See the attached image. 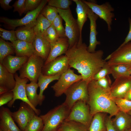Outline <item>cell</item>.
<instances>
[{
    "label": "cell",
    "instance_id": "6da1fadb",
    "mask_svg": "<svg viewBox=\"0 0 131 131\" xmlns=\"http://www.w3.org/2000/svg\"><path fill=\"white\" fill-rule=\"evenodd\" d=\"M103 54L101 50L94 53L89 52L87 45L82 41L69 48L65 55L69 67L77 70L82 76V80L89 82L93 80L95 75L106 62L103 59Z\"/></svg>",
    "mask_w": 131,
    "mask_h": 131
},
{
    "label": "cell",
    "instance_id": "7a4b0ae2",
    "mask_svg": "<svg viewBox=\"0 0 131 131\" xmlns=\"http://www.w3.org/2000/svg\"><path fill=\"white\" fill-rule=\"evenodd\" d=\"M88 90L89 96L88 104L93 116L98 113L104 112L108 114L111 117L120 111L110 92L99 86L95 80L89 82Z\"/></svg>",
    "mask_w": 131,
    "mask_h": 131
},
{
    "label": "cell",
    "instance_id": "3957f363",
    "mask_svg": "<svg viewBox=\"0 0 131 131\" xmlns=\"http://www.w3.org/2000/svg\"><path fill=\"white\" fill-rule=\"evenodd\" d=\"M70 110L63 103L41 115L44 123L41 131H58L62 123L68 116Z\"/></svg>",
    "mask_w": 131,
    "mask_h": 131
},
{
    "label": "cell",
    "instance_id": "277c9868",
    "mask_svg": "<svg viewBox=\"0 0 131 131\" xmlns=\"http://www.w3.org/2000/svg\"><path fill=\"white\" fill-rule=\"evenodd\" d=\"M89 83L85 80H81L73 84L65 92L66 99L63 103L69 109L71 110L75 103L79 100L83 101L88 104Z\"/></svg>",
    "mask_w": 131,
    "mask_h": 131
},
{
    "label": "cell",
    "instance_id": "5b68a950",
    "mask_svg": "<svg viewBox=\"0 0 131 131\" xmlns=\"http://www.w3.org/2000/svg\"><path fill=\"white\" fill-rule=\"evenodd\" d=\"M57 10L59 15L65 22L66 35L68 40L69 48H71L78 42L82 41L77 20L73 16L70 8Z\"/></svg>",
    "mask_w": 131,
    "mask_h": 131
},
{
    "label": "cell",
    "instance_id": "8992f818",
    "mask_svg": "<svg viewBox=\"0 0 131 131\" xmlns=\"http://www.w3.org/2000/svg\"><path fill=\"white\" fill-rule=\"evenodd\" d=\"M42 58L34 54L29 57L27 61L19 70V77L26 78L30 82L37 83L45 63Z\"/></svg>",
    "mask_w": 131,
    "mask_h": 131
},
{
    "label": "cell",
    "instance_id": "52a82bcc",
    "mask_svg": "<svg viewBox=\"0 0 131 131\" xmlns=\"http://www.w3.org/2000/svg\"><path fill=\"white\" fill-rule=\"evenodd\" d=\"M48 0H42L39 6L35 9L27 12L23 18L11 19L5 17H0V21L3 23L8 29L14 30L19 26L35 24L37 18L41 10L48 3Z\"/></svg>",
    "mask_w": 131,
    "mask_h": 131
},
{
    "label": "cell",
    "instance_id": "ba28073f",
    "mask_svg": "<svg viewBox=\"0 0 131 131\" xmlns=\"http://www.w3.org/2000/svg\"><path fill=\"white\" fill-rule=\"evenodd\" d=\"M93 116L89 106L86 102L79 100L74 104L65 121H73L81 123L89 128Z\"/></svg>",
    "mask_w": 131,
    "mask_h": 131
},
{
    "label": "cell",
    "instance_id": "9c48e42d",
    "mask_svg": "<svg viewBox=\"0 0 131 131\" xmlns=\"http://www.w3.org/2000/svg\"><path fill=\"white\" fill-rule=\"evenodd\" d=\"M82 79V76L74 73L73 70L69 68L63 73L55 84L51 86L55 92V96H61L73 84Z\"/></svg>",
    "mask_w": 131,
    "mask_h": 131
},
{
    "label": "cell",
    "instance_id": "30bf717a",
    "mask_svg": "<svg viewBox=\"0 0 131 131\" xmlns=\"http://www.w3.org/2000/svg\"><path fill=\"white\" fill-rule=\"evenodd\" d=\"M82 1L94 13L106 22L108 31H111L112 19L115 16L112 12L114 11V8L108 2H106L99 5L97 4L95 1Z\"/></svg>",
    "mask_w": 131,
    "mask_h": 131
},
{
    "label": "cell",
    "instance_id": "8fae6325",
    "mask_svg": "<svg viewBox=\"0 0 131 131\" xmlns=\"http://www.w3.org/2000/svg\"><path fill=\"white\" fill-rule=\"evenodd\" d=\"M105 60L110 66L125 64L131 66V41L119 47Z\"/></svg>",
    "mask_w": 131,
    "mask_h": 131
},
{
    "label": "cell",
    "instance_id": "7c38bea8",
    "mask_svg": "<svg viewBox=\"0 0 131 131\" xmlns=\"http://www.w3.org/2000/svg\"><path fill=\"white\" fill-rule=\"evenodd\" d=\"M14 76L16 84L14 88L12 91L13 93V97L12 100L8 103V106L9 107H12L16 100L20 99L29 105L34 110L36 114L37 115H39L40 113V110L37 109L31 104L26 95L25 87L29 79L26 78H20L16 73L15 74Z\"/></svg>",
    "mask_w": 131,
    "mask_h": 131
},
{
    "label": "cell",
    "instance_id": "4fadbf2b",
    "mask_svg": "<svg viewBox=\"0 0 131 131\" xmlns=\"http://www.w3.org/2000/svg\"><path fill=\"white\" fill-rule=\"evenodd\" d=\"M69 68L68 58L65 55L60 56L48 63L44 64L41 73L47 76L62 74Z\"/></svg>",
    "mask_w": 131,
    "mask_h": 131
},
{
    "label": "cell",
    "instance_id": "5bb4252c",
    "mask_svg": "<svg viewBox=\"0 0 131 131\" xmlns=\"http://www.w3.org/2000/svg\"><path fill=\"white\" fill-rule=\"evenodd\" d=\"M36 115L33 108L23 101L21 103L17 111L11 112L13 119L22 131L24 130L28 123Z\"/></svg>",
    "mask_w": 131,
    "mask_h": 131
},
{
    "label": "cell",
    "instance_id": "9a60e30c",
    "mask_svg": "<svg viewBox=\"0 0 131 131\" xmlns=\"http://www.w3.org/2000/svg\"><path fill=\"white\" fill-rule=\"evenodd\" d=\"M131 88V75L122 76L115 79L112 85L110 94L113 99L124 98Z\"/></svg>",
    "mask_w": 131,
    "mask_h": 131
},
{
    "label": "cell",
    "instance_id": "2e32d148",
    "mask_svg": "<svg viewBox=\"0 0 131 131\" xmlns=\"http://www.w3.org/2000/svg\"><path fill=\"white\" fill-rule=\"evenodd\" d=\"M50 44V50L49 56L45 61L46 64L63 54H65L68 50L69 44L67 37L59 38Z\"/></svg>",
    "mask_w": 131,
    "mask_h": 131
},
{
    "label": "cell",
    "instance_id": "e0dca14e",
    "mask_svg": "<svg viewBox=\"0 0 131 131\" xmlns=\"http://www.w3.org/2000/svg\"><path fill=\"white\" fill-rule=\"evenodd\" d=\"M98 17L89 8L88 12V18L90 21V33L89 44L87 47V50L91 53L95 52L97 45L100 44V42L97 40L96 37L98 33L96 21Z\"/></svg>",
    "mask_w": 131,
    "mask_h": 131
},
{
    "label": "cell",
    "instance_id": "ac0fdd59",
    "mask_svg": "<svg viewBox=\"0 0 131 131\" xmlns=\"http://www.w3.org/2000/svg\"><path fill=\"white\" fill-rule=\"evenodd\" d=\"M1 107L0 129L3 131H22L15 124L12 116V112L8 108Z\"/></svg>",
    "mask_w": 131,
    "mask_h": 131
},
{
    "label": "cell",
    "instance_id": "d6986e66",
    "mask_svg": "<svg viewBox=\"0 0 131 131\" xmlns=\"http://www.w3.org/2000/svg\"><path fill=\"white\" fill-rule=\"evenodd\" d=\"M32 44L35 54L42 58L45 61L50 53V43L43 36L36 35Z\"/></svg>",
    "mask_w": 131,
    "mask_h": 131
},
{
    "label": "cell",
    "instance_id": "ffe728a7",
    "mask_svg": "<svg viewBox=\"0 0 131 131\" xmlns=\"http://www.w3.org/2000/svg\"><path fill=\"white\" fill-rule=\"evenodd\" d=\"M28 58L27 57L10 55L6 57L1 64L9 72L14 74L20 70Z\"/></svg>",
    "mask_w": 131,
    "mask_h": 131
},
{
    "label": "cell",
    "instance_id": "44dd1931",
    "mask_svg": "<svg viewBox=\"0 0 131 131\" xmlns=\"http://www.w3.org/2000/svg\"><path fill=\"white\" fill-rule=\"evenodd\" d=\"M112 121L113 125L118 131H126L131 126V116L127 113L119 111Z\"/></svg>",
    "mask_w": 131,
    "mask_h": 131
},
{
    "label": "cell",
    "instance_id": "7402d4cb",
    "mask_svg": "<svg viewBox=\"0 0 131 131\" xmlns=\"http://www.w3.org/2000/svg\"><path fill=\"white\" fill-rule=\"evenodd\" d=\"M76 4V11L77 14L76 19L79 28L81 37L82 38V31L84 24L88 18V12L89 8L82 0H73Z\"/></svg>",
    "mask_w": 131,
    "mask_h": 131
},
{
    "label": "cell",
    "instance_id": "603a6c76",
    "mask_svg": "<svg viewBox=\"0 0 131 131\" xmlns=\"http://www.w3.org/2000/svg\"><path fill=\"white\" fill-rule=\"evenodd\" d=\"M16 56L29 57L35 54L32 44L17 40L12 43Z\"/></svg>",
    "mask_w": 131,
    "mask_h": 131
},
{
    "label": "cell",
    "instance_id": "cb8c5ba5",
    "mask_svg": "<svg viewBox=\"0 0 131 131\" xmlns=\"http://www.w3.org/2000/svg\"><path fill=\"white\" fill-rule=\"evenodd\" d=\"M16 84L14 74L9 72L0 63V86L5 88L8 91H12Z\"/></svg>",
    "mask_w": 131,
    "mask_h": 131
},
{
    "label": "cell",
    "instance_id": "d4e9b609",
    "mask_svg": "<svg viewBox=\"0 0 131 131\" xmlns=\"http://www.w3.org/2000/svg\"><path fill=\"white\" fill-rule=\"evenodd\" d=\"M61 74H58L53 76L45 75L42 73L40 74L38 79L37 83L40 88L39 94V105H42L45 98V96L43 94L44 90L51 82L55 80H58Z\"/></svg>",
    "mask_w": 131,
    "mask_h": 131
},
{
    "label": "cell",
    "instance_id": "484cf974",
    "mask_svg": "<svg viewBox=\"0 0 131 131\" xmlns=\"http://www.w3.org/2000/svg\"><path fill=\"white\" fill-rule=\"evenodd\" d=\"M35 25L22 26L15 30L17 40L32 43L36 35L33 30Z\"/></svg>",
    "mask_w": 131,
    "mask_h": 131
},
{
    "label": "cell",
    "instance_id": "4316f807",
    "mask_svg": "<svg viewBox=\"0 0 131 131\" xmlns=\"http://www.w3.org/2000/svg\"><path fill=\"white\" fill-rule=\"evenodd\" d=\"M39 87L37 83L31 82L27 84L25 87L26 93L28 100L31 104L36 108L38 105H39V94L37 90Z\"/></svg>",
    "mask_w": 131,
    "mask_h": 131
},
{
    "label": "cell",
    "instance_id": "83f0119b",
    "mask_svg": "<svg viewBox=\"0 0 131 131\" xmlns=\"http://www.w3.org/2000/svg\"><path fill=\"white\" fill-rule=\"evenodd\" d=\"M52 23L40 13L37 18L33 27L35 35L43 36L45 32Z\"/></svg>",
    "mask_w": 131,
    "mask_h": 131
},
{
    "label": "cell",
    "instance_id": "f1b7e54d",
    "mask_svg": "<svg viewBox=\"0 0 131 131\" xmlns=\"http://www.w3.org/2000/svg\"><path fill=\"white\" fill-rule=\"evenodd\" d=\"M88 128L79 123L64 121L59 128L58 131H88Z\"/></svg>",
    "mask_w": 131,
    "mask_h": 131
},
{
    "label": "cell",
    "instance_id": "f546056e",
    "mask_svg": "<svg viewBox=\"0 0 131 131\" xmlns=\"http://www.w3.org/2000/svg\"><path fill=\"white\" fill-rule=\"evenodd\" d=\"M104 117L101 113H98L93 116L89 128V131H106V128Z\"/></svg>",
    "mask_w": 131,
    "mask_h": 131
},
{
    "label": "cell",
    "instance_id": "4dcf8cb0",
    "mask_svg": "<svg viewBox=\"0 0 131 131\" xmlns=\"http://www.w3.org/2000/svg\"><path fill=\"white\" fill-rule=\"evenodd\" d=\"M111 74L115 79L121 76L130 75L129 71L131 66L125 64L110 66Z\"/></svg>",
    "mask_w": 131,
    "mask_h": 131
},
{
    "label": "cell",
    "instance_id": "1f68e13d",
    "mask_svg": "<svg viewBox=\"0 0 131 131\" xmlns=\"http://www.w3.org/2000/svg\"><path fill=\"white\" fill-rule=\"evenodd\" d=\"M14 49L12 43L6 42L0 38V63H1L4 59L7 56L14 54Z\"/></svg>",
    "mask_w": 131,
    "mask_h": 131
},
{
    "label": "cell",
    "instance_id": "d6a6232c",
    "mask_svg": "<svg viewBox=\"0 0 131 131\" xmlns=\"http://www.w3.org/2000/svg\"><path fill=\"white\" fill-rule=\"evenodd\" d=\"M36 115L28 123L23 131H41L44 123L41 117Z\"/></svg>",
    "mask_w": 131,
    "mask_h": 131
},
{
    "label": "cell",
    "instance_id": "836d02e7",
    "mask_svg": "<svg viewBox=\"0 0 131 131\" xmlns=\"http://www.w3.org/2000/svg\"><path fill=\"white\" fill-rule=\"evenodd\" d=\"M40 14L52 23L59 14L57 9L48 5L43 8Z\"/></svg>",
    "mask_w": 131,
    "mask_h": 131
},
{
    "label": "cell",
    "instance_id": "e575fe53",
    "mask_svg": "<svg viewBox=\"0 0 131 131\" xmlns=\"http://www.w3.org/2000/svg\"><path fill=\"white\" fill-rule=\"evenodd\" d=\"M72 0H48V5L63 10H67L72 4Z\"/></svg>",
    "mask_w": 131,
    "mask_h": 131
},
{
    "label": "cell",
    "instance_id": "d590c367",
    "mask_svg": "<svg viewBox=\"0 0 131 131\" xmlns=\"http://www.w3.org/2000/svg\"><path fill=\"white\" fill-rule=\"evenodd\" d=\"M63 19L58 14L52 22L53 25L59 38L66 37L65 28L62 24Z\"/></svg>",
    "mask_w": 131,
    "mask_h": 131
},
{
    "label": "cell",
    "instance_id": "8d00e7d4",
    "mask_svg": "<svg viewBox=\"0 0 131 131\" xmlns=\"http://www.w3.org/2000/svg\"><path fill=\"white\" fill-rule=\"evenodd\" d=\"M120 111L127 113L131 110V101L124 98L113 99Z\"/></svg>",
    "mask_w": 131,
    "mask_h": 131
},
{
    "label": "cell",
    "instance_id": "74e56055",
    "mask_svg": "<svg viewBox=\"0 0 131 131\" xmlns=\"http://www.w3.org/2000/svg\"><path fill=\"white\" fill-rule=\"evenodd\" d=\"M0 36L3 40L9 41L12 43L17 40L15 31L14 30H7L0 28Z\"/></svg>",
    "mask_w": 131,
    "mask_h": 131
},
{
    "label": "cell",
    "instance_id": "f35d334b",
    "mask_svg": "<svg viewBox=\"0 0 131 131\" xmlns=\"http://www.w3.org/2000/svg\"><path fill=\"white\" fill-rule=\"evenodd\" d=\"M43 36L50 43L55 41L59 38L52 24L47 29Z\"/></svg>",
    "mask_w": 131,
    "mask_h": 131
},
{
    "label": "cell",
    "instance_id": "ab89813d",
    "mask_svg": "<svg viewBox=\"0 0 131 131\" xmlns=\"http://www.w3.org/2000/svg\"><path fill=\"white\" fill-rule=\"evenodd\" d=\"M111 73L110 66L106 61L101 69L95 75L93 80L97 81L111 74Z\"/></svg>",
    "mask_w": 131,
    "mask_h": 131
},
{
    "label": "cell",
    "instance_id": "60d3db41",
    "mask_svg": "<svg viewBox=\"0 0 131 131\" xmlns=\"http://www.w3.org/2000/svg\"><path fill=\"white\" fill-rule=\"evenodd\" d=\"M95 81L99 86L105 90L110 92L112 85L111 81L109 75Z\"/></svg>",
    "mask_w": 131,
    "mask_h": 131
},
{
    "label": "cell",
    "instance_id": "b9f144b4",
    "mask_svg": "<svg viewBox=\"0 0 131 131\" xmlns=\"http://www.w3.org/2000/svg\"><path fill=\"white\" fill-rule=\"evenodd\" d=\"M14 12H17L20 16L25 13V0H16L12 5Z\"/></svg>",
    "mask_w": 131,
    "mask_h": 131
},
{
    "label": "cell",
    "instance_id": "7bdbcfd3",
    "mask_svg": "<svg viewBox=\"0 0 131 131\" xmlns=\"http://www.w3.org/2000/svg\"><path fill=\"white\" fill-rule=\"evenodd\" d=\"M41 0H25V13L33 11L40 5Z\"/></svg>",
    "mask_w": 131,
    "mask_h": 131
},
{
    "label": "cell",
    "instance_id": "ee69618b",
    "mask_svg": "<svg viewBox=\"0 0 131 131\" xmlns=\"http://www.w3.org/2000/svg\"><path fill=\"white\" fill-rule=\"evenodd\" d=\"M13 97V94L12 91H9L0 95V107L9 103L12 100Z\"/></svg>",
    "mask_w": 131,
    "mask_h": 131
},
{
    "label": "cell",
    "instance_id": "f6af8a7d",
    "mask_svg": "<svg viewBox=\"0 0 131 131\" xmlns=\"http://www.w3.org/2000/svg\"><path fill=\"white\" fill-rule=\"evenodd\" d=\"M111 117L110 116L107 117L105 119V123L106 131H117L113 125Z\"/></svg>",
    "mask_w": 131,
    "mask_h": 131
},
{
    "label": "cell",
    "instance_id": "bcb514c9",
    "mask_svg": "<svg viewBox=\"0 0 131 131\" xmlns=\"http://www.w3.org/2000/svg\"><path fill=\"white\" fill-rule=\"evenodd\" d=\"M12 0H0V5L1 7L5 10L10 9L13 7L9 5Z\"/></svg>",
    "mask_w": 131,
    "mask_h": 131
},
{
    "label": "cell",
    "instance_id": "7dc6e473",
    "mask_svg": "<svg viewBox=\"0 0 131 131\" xmlns=\"http://www.w3.org/2000/svg\"><path fill=\"white\" fill-rule=\"evenodd\" d=\"M128 20L129 25V29L128 33L124 41L119 47H121L131 41V18H129Z\"/></svg>",
    "mask_w": 131,
    "mask_h": 131
},
{
    "label": "cell",
    "instance_id": "c3c4849f",
    "mask_svg": "<svg viewBox=\"0 0 131 131\" xmlns=\"http://www.w3.org/2000/svg\"><path fill=\"white\" fill-rule=\"evenodd\" d=\"M124 98L131 101V88L127 93Z\"/></svg>",
    "mask_w": 131,
    "mask_h": 131
},
{
    "label": "cell",
    "instance_id": "681fc988",
    "mask_svg": "<svg viewBox=\"0 0 131 131\" xmlns=\"http://www.w3.org/2000/svg\"><path fill=\"white\" fill-rule=\"evenodd\" d=\"M8 91H9L7 89L3 87L0 86V95Z\"/></svg>",
    "mask_w": 131,
    "mask_h": 131
},
{
    "label": "cell",
    "instance_id": "f907efd6",
    "mask_svg": "<svg viewBox=\"0 0 131 131\" xmlns=\"http://www.w3.org/2000/svg\"><path fill=\"white\" fill-rule=\"evenodd\" d=\"M127 113L131 116V110L129 111Z\"/></svg>",
    "mask_w": 131,
    "mask_h": 131
},
{
    "label": "cell",
    "instance_id": "816d5d0a",
    "mask_svg": "<svg viewBox=\"0 0 131 131\" xmlns=\"http://www.w3.org/2000/svg\"><path fill=\"white\" fill-rule=\"evenodd\" d=\"M126 131H131V128H130Z\"/></svg>",
    "mask_w": 131,
    "mask_h": 131
},
{
    "label": "cell",
    "instance_id": "f5cc1de1",
    "mask_svg": "<svg viewBox=\"0 0 131 131\" xmlns=\"http://www.w3.org/2000/svg\"><path fill=\"white\" fill-rule=\"evenodd\" d=\"M129 72L130 75H131V68Z\"/></svg>",
    "mask_w": 131,
    "mask_h": 131
},
{
    "label": "cell",
    "instance_id": "db71d44e",
    "mask_svg": "<svg viewBox=\"0 0 131 131\" xmlns=\"http://www.w3.org/2000/svg\"><path fill=\"white\" fill-rule=\"evenodd\" d=\"M0 131H3L2 130L0 129Z\"/></svg>",
    "mask_w": 131,
    "mask_h": 131
}]
</instances>
